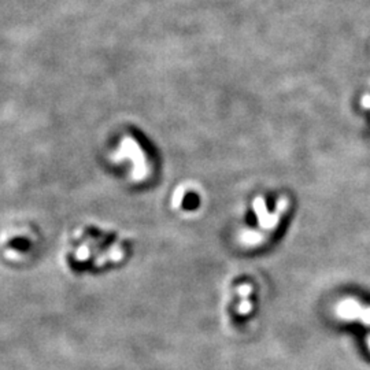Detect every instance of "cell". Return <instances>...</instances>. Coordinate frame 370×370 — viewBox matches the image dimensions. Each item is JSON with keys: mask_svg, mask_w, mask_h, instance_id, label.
<instances>
[{"mask_svg": "<svg viewBox=\"0 0 370 370\" xmlns=\"http://www.w3.org/2000/svg\"><path fill=\"white\" fill-rule=\"evenodd\" d=\"M249 308H251V306H249V302L244 299V300H243L242 306L239 307V311H240V313H247V311H249Z\"/></svg>", "mask_w": 370, "mask_h": 370, "instance_id": "obj_1", "label": "cell"}]
</instances>
